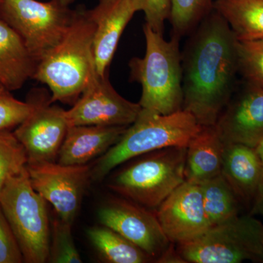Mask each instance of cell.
Masks as SVG:
<instances>
[{"mask_svg":"<svg viewBox=\"0 0 263 263\" xmlns=\"http://www.w3.org/2000/svg\"><path fill=\"white\" fill-rule=\"evenodd\" d=\"M190 34L181 53L182 110L214 126L239 81L237 39L214 9Z\"/></svg>","mask_w":263,"mask_h":263,"instance_id":"cell-1","label":"cell"},{"mask_svg":"<svg viewBox=\"0 0 263 263\" xmlns=\"http://www.w3.org/2000/svg\"><path fill=\"white\" fill-rule=\"evenodd\" d=\"M95 31L87 12L76 10L61 41L38 62L34 79L47 85L51 91V103H76L98 74Z\"/></svg>","mask_w":263,"mask_h":263,"instance_id":"cell-2","label":"cell"},{"mask_svg":"<svg viewBox=\"0 0 263 263\" xmlns=\"http://www.w3.org/2000/svg\"><path fill=\"white\" fill-rule=\"evenodd\" d=\"M202 126L186 110L163 115L142 108L119 141L91 169V179L100 181L135 157L167 147H186Z\"/></svg>","mask_w":263,"mask_h":263,"instance_id":"cell-3","label":"cell"},{"mask_svg":"<svg viewBox=\"0 0 263 263\" xmlns=\"http://www.w3.org/2000/svg\"><path fill=\"white\" fill-rule=\"evenodd\" d=\"M146 53L129 62L132 80L142 86V108L156 113L171 114L182 110V67L180 38L166 41L163 34L145 24Z\"/></svg>","mask_w":263,"mask_h":263,"instance_id":"cell-4","label":"cell"},{"mask_svg":"<svg viewBox=\"0 0 263 263\" xmlns=\"http://www.w3.org/2000/svg\"><path fill=\"white\" fill-rule=\"evenodd\" d=\"M186 155V147L173 146L138 156L108 186L123 198L155 211L184 182Z\"/></svg>","mask_w":263,"mask_h":263,"instance_id":"cell-5","label":"cell"},{"mask_svg":"<svg viewBox=\"0 0 263 263\" xmlns=\"http://www.w3.org/2000/svg\"><path fill=\"white\" fill-rule=\"evenodd\" d=\"M46 202L33 187L27 167L12 177L0 193V206L25 262L48 261L51 228Z\"/></svg>","mask_w":263,"mask_h":263,"instance_id":"cell-6","label":"cell"},{"mask_svg":"<svg viewBox=\"0 0 263 263\" xmlns=\"http://www.w3.org/2000/svg\"><path fill=\"white\" fill-rule=\"evenodd\" d=\"M262 233L263 223L250 214H240L176 245V252L186 263L263 262Z\"/></svg>","mask_w":263,"mask_h":263,"instance_id":"cell-7","label":"cell"},{"mask_svg":"<svg viewBox=\"0 0 263 263\" xmlns=\"http://www.w3.org/2000/svg\"><path fill=\"white\" fill-rule=\"evenodd\" d=\"M64 0H0V18L22 38L38 62L61 41L76 10Z\"/></svg>","mask_w":263,"mask_h":263,"instance_id":"cell-8","label":"cell"},{"mask_svg":"<svg viewBox=\"0 0 263 263\" xmlns=\"http://www.w3.org/2000/svg\"><path fill=\"white\" fill-rule=\"evenodd\" d=\"M26 167L35 191L53 205L62 221L72 224L91 179V167L57 162H28Z\"/></svg>","mask_w":263,"mask_h":263,"instance_id":"cell-9","label":"cell"},{"mask_svg":"<svg viewBox=\"0 0 263 263\" xmlns=\"http://www.w3.org/2000/svg\"><path fill=\"white\" fill-rule=\"evenodd\" d=\"M99 220L144 251L156 262L173 245L164 235L155 211L122 197L110 199L100 208Z\"/></svg>","mask_w":263,"mask_h":263,"instance_id":"cell-10","label":"cell"},{"mask_svg":"<svg viewBox=\"0 0 263 263\" xmlns=\"http://www.w3.org/2000/svg\"><path fill=\"white\" fill-rule=\"evenodd\" d=\"M141 109L139 103H132L116 91L108 75L97 74L73 106L65 110V116L70 127H128L136 121Z\"/></svg>","mask_w":263,"mask_h":263,"instance_id":"cell-11","label":"cell"},{"mask_svg":"<svg viewBox=\"0 0 263 263\" xmlns=\"http://www.w3.org/2000/svg\"><path fill=\"white\" fill-rule=\"evenodd\" d=\"M214 126L224 144L256 148L263 141L262 88L238 81Z\"/></svg>","mask_w":263,"mask_h":263,"instance_id":"cell-12","label":"cell"},{"mask_svg":"<svg viewBox=\"0 0 263 263\" xmlns=\"http://www.w3.org/2000/svg\"><path fill=\"white\" fill-rule=\"evenodd\" d=\"M155 212L164 235L175 246L188 243L211 228L204 209L200 183L185 181Z\"/></svg>","mask_w":263,"mask_h":263,"instance_id":"cell-13","label":"cell"},{"mask_svg":"<svg viewBox=\"0 0 263 263\" xmlns=\"http://www.w3.org/2000/svg\"><path fill=\"white\" fill-rule=\"evenodd\" d=\"M33 103L32 113L13 134L25 149L28 162H55L70 127L65 110L50 101Z\"/></svg>","mask_w":263,"mask_h":263,"instance_id":"cell-14","label":"cell"},{"mask_svg":"<svg viewBox=\"0 0 263 263\" xmlns=\"http://www.w3.org/2000/svg\"><path fill=\"white\" fill-rule=\"evenodd\" d=\"M139 11L135 0H99L86 10L95 26L94 54L97 73L107 75L119 39L133 15Z\"/></svg>","mask_w":263,"mask_h":263,"instance_id":"cell-15","label":"cell"},{"mask_svg":"<svg viewBox=\"0 0 263 263\" xmlns=\"http://www.w3.org/2000/svg\"><path fill=\"white\" fill-rule=\"evenodd\" d=\"M128 127H70L59 152L57 162L66 165L86 164L108 152L119 141Z\"/></svg>","mask_w":263,"mask_h":263,"instance_id":"cell-16","label":"cell"},{"mask_svg":"<svg viewBox=\"0 0 263 263\" xmlns=\"http://www.w3.org/2000/svg\"><path fill=\"white\" fill-rule=\"evenodd\" d=\"M260 170L257 148L240 143L224 144L221 174L243 206L249 209L257 195Z\"/></svg>","mask_w":263,"mask_h":263,"instance_id":"cell-17","label":"cell"},{"mask_svg":"<svg viewBox=\"0 0 263 263\" xmlns=\"http://www.w3.org/2000/svg\"><path fill=\"white\" fill-rule=\"evenodd\" d=\"M37 64L18 33L0 18V86L21 89L34 79Z\"/></svg>","mask_w":263,"mask_h":263,"instance_id":"cell-18","label":"cell"},{"mask_svg":"<svg viewBox=\"0 0 263 263\" xmlns=\"http://www.w3.org/2000/svg\"><path fill=\"white\" fill-rule=\"evenodd\" d=\"M224 147L215 126H202L186 146L185 181L200 184L220 174Z\"/></svg>","mask_w":263,"mask_h":263,"instance_id":"cell-19","label":"cell"},{"mask_svg":"<svg viewBox=\"0 0 263 263\" xmlns=\"http://www.w3.org/2000/svg\"><path fill=\"white\" fill-rule=\"evenodd\" d=\"M214 10L229 24L238 41L263 37V0H215Z\"/></svg>","mask_w":263,"mask_h":263,"instance_id":"cell-20","label":"cell"},{"mask_svg":"<svg viewBox=\"0 0 263 263\" xmlns=\"http://www.w3.org/2000/svg\"><path fill=\"white\" fill-rule=\"evenodd\" d=\"M205 215L211 228L240 215L243 206L221 174L200 183Z\"/></svg>","mask_w":263,"mask_h":263,"instance_id":"cell-21","label":"cell"},{"mask_svg":"<svg viewBox=\"0 0 263 263\" xmlns=\"http://www.w3.org/2000/svg\"><path fill=\"white\" fill-rule=\"evenodd\" d=\"M88 236L99 255L109 263H146L153 262L139 247L107 227L88 230Z\"/></svg>","mask_w":263,"mask_h":263,"instance_id":"cell-22","label":"cell"},{"mask_svg":"<svg viewBox=\"0 0 263 263\" xmlns=\"http://www.w3.org/2000/svg\"><path fill=\"white\" fill-rule=\"evenodd\" d=\"M215 0H171L169 21L173 35L181 38L193 32L214 9Z\"/></svg>","mask_w":263,"mask_h":263,"instance_id":"cell-23","label":"cell"},{"mask_svg":"<svg viewBox=\"0 0 263 263\" xmlns=\"http://www.w3.org/2000/svg\"><path fill=\"white\" fill-rule=\"evenodd\" d=\"M238 75L263 89V37L236 43Z\"/></svg>","mask_w":263,"mask_h":263,"instance_id":"cell-24","label":"cell"},{"mask_svg":"<svg viewBox=\"0 0 263 263\" xmlns=\"http://www.w3.org/2000/svg\"><path fill=\"white\" fill-rule=\"evenodd\" d=\"M28 162L23 146L13 133L0 132V193L12 177L23 171Z\"/></svg>","mask_w":263,"mask_h":263,"instance_id":"cell-25","label":"cell"},{"mask_svg":"<svg viewBox=\"0 0 263 263\" xmlns=\"http://www.w3.org/2000/svg\"><path fill=\"white\" fill-rule=\"evenodd\" d=\"M71 227L72 224L62 221L59 216L58 219H53L48 259L50 262H82L72 239Z\"/></svg>","mask_w":263,"mask_h":263,"instance_id":"cell-26","label":"cell"},{"mask_svg":"<svg viewBox=\"0 0 263 263\" xmlns=\"http://www.w3.org/2000/svg\"><path fill=\"white\" fill-rule=\"evenodd\" d=\"M33 101H20L12 96L9 90L0 86V132L18 127L32 113Z\"/></svg>","mask_w":263,"mask_h":263,"instance_id":"cell-27","label":"cell"},{"mask_svg":"<svg viewBox=\"0 0 263 263\" xmlns=\"http://www.w3.org/2000/svg\"><path fill=\"white\" fill-rule=\"evenodd\" d=\"M139 11L145 15L146 24L155 32L163 34L164 24L171 15V0H135Z\"/></svg>","mask_w":263,"mask_h":263,"instance_id":"cell-28","label":"cell"},{"mask_svg":"<svg viewBox=\"0 0 263 263\" xmlns=\"http://www.w3.org/2000/svg\"><path fill=\"white\" fill-rule=\"evenodd\" d=\"M24 262L23 254L0 206V263Z\"/></svg>","mask_w":263,"mask_h":263,"instance_id":"cell-29","label":"cell"},{"mask_svg":"<svg viewBox=\"0 0 263 263\" xmlns=\"http://www.w3.org/2000/svg\"><path fill=\"white\" fill-rule=\"evenodd\" d=\"M256 148H257V153H258L259 159H260V177H259L257 195L254 199L253 205L251 208L249 214L252 216H263V141L256 147Z\"/></svg>","mask_w":263,"mask_h":263,"instance_id":"cell-30","label":"cell"},{"mask_svg":"<svg viewBox=\"0 0 263 263\" xmlns=\"http://www.w3.org/2000/svg\"><path fill=\"white\" fill-rule=\"evenodd\" d=\"M64 1L67 2V3H73L74 1H76V0H64Z\"/></svg>","mask_w":263,"mask_h":263,"instance_id":"cell-31","label":"cell"},{"mask_svg":"<svg viewBox=\"0 0 263 263\" xmlns=\"http://www.w3.org/2000/svg\"><path fill=\"white\" fill-rule=\"evenodd\" d=\"M262 243H263V233H262Z\"/></svg>","mask_w":263,"mask_h":263,"instance_id":"cell-32","label":"cell"}]
</instances>
